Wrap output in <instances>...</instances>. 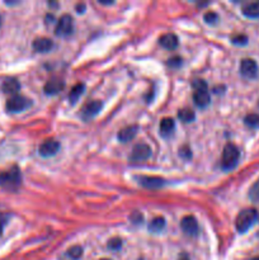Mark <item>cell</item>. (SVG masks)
Masks as SVG:
<instances>
[{"instance_id": "obj_1", "label": "cell", "mask_w": 259, "mask_h": 260, "mask_svg": "<svg viewBox=\"0 0 259 260\" xmlns=\"http://www.w3.org/2000/svg\"><path fill=\"white\" fill-rule=\"evenodd\" d=\"M257 220H258V211H257L256 208H247V210H243L239 213L238 217H236V230H238L240 234H244V232H247V231L256 223Z\"/></svg>"}, {"instance_id": "obj_2", "label": "cell", "mask_w": 259, "mask_h": 260, "mask_svg": "<svg viewBox=\"0 0 259 260\" xmlns=\"http://www.w3.org/2000/svg\"><path fill=\"white\" fill-rule=\"evenodd\" d=\"M239 159H240V151L236 148L234 144H227L225 148H223L222 152V159H221V168L225 170V172H229L235 168L239 163Z\"/></svg>"}, {"instance_id": "obj_3", "label": "cell", "mask_w": 259, "mask_h": 260, "mask_svg": "<svg viewBox=\"0 0 259 260\" xmlns=\"http://www.w3.org/2000/svg\"><path fill=\"white\" fill-rule=\"evenodd\" d=\"M22 182L21 170L18 166H13L8 172L0 174V186L5 189H15L18 188Z\"/></svg>"}, {"instance_id": "obj_4", "label": "cell", "mask_w": 259, "mask_h": 260, "mask_svg": "<svg viewBox=\"0 0 259 260\" xmlns=\"http://www.w3.org/2000/svg\"><path fill=\"white\" fill-rule=\"evenodd\" d=\"M31 106V101L28 98L23 97V95H14V97L9 98L6 102V111L10 113H19L23 112L24 110H27Z\"/></svg>"}, {"instance_id": "obj_5", "label": "cell", "mask_w": 259, "mask_h": 260, "mask_svg": "<svg viewBox=\"0 0 259 260\" xmlns=\"http://www.w3.org/2000/svg\"><path fill=\"white\" fill-rule=\"evenodd\" d=\"M74 31V21L69 14H64L63 17L59 18V21L56 23V30L55 33L60 37H68Z\"/></svg>"}, {"instance_id": "obj_6", "label": "cell", "mask_w": 259, "mask_h": 260, "mask_svg": "<svg viewBox=\"0 0 259 260\" xmlns=\"http://www.w3.org/2000/svg\"><path fill=\"white\" fill-rule=\"evenodd\" d=\"M150 156H151L150 146L148 144H137L132 149L130 161H132V163H141V161H145V160L149 159Z\"/></svg>"}, {"instance_id": "obj_7", "label": "cell", "mask_w": 259, "mask_h": 260, "mask_svg": "<svg viewBox=\"0 0 259 260\" xmlns=\"http://www.w3.org/2000/svg\"><path fill=\"white\" fill-rule=\"evenodd\" d=\"M240 74L247 79H254L258 75V64L253 59L241 60Z\"/></svg>"}, {"instance_id": "obj_8", "label": "cell", "mask_w": 259, "mask_h": 260, "mask_svg": "<svg viewBox=\"0 0 259 260\" xmlns=\"http://www.w3.org/2000/svg\"><path fill=\"white\" fill-rule=\"evenodd\" d=\"M60 142L56 140H46L45 142H42L38 148V152L41 156L43 157H51L59 152Z\"/></svg>"}, {"instance_id": "obj_9", "label": "cell", "mask_w": 259, "mask_h": 260, "mask_svg": "<svg viewBox=\"0 0 259 260\" xmlns=\"http://www.w3.org/2000/svg\"><path fill=\"white\" fill-rule=\"evenodd\" d=\"M181 227L185 231V234L189 236H197L200 227H198V222L193 216H185L181 221Z\"/></svg>"}, {"instance_id": "obj_10", "label": "cell", "mask_w": 259, "mask_h": 260, "mask_svg": "<svg viewBox=\"0 0 259 260\" xmlns=\"http://www.w3.org/2000/svg\"><path fill=\"white\" fill-rule=\"evenodd\" d=\"M102 104L101 101H92L89 103H86L85 106L83 107V110H81V114H83L84 119H90L93 117H96L99 112H101Z\"/></svg>"}, {"instance_id": "obj_11", "label": "cell", "mask_w": 259, "mask_h": 260, "mask_svg": "<svg viewBox=\"0 0 259 260\" xmlns=\"http://www.w3.org/2000/svg\"><path fill=\"white\" fill-rule=\"evenodd\" d=\"M139 183L141 184L145 188H150V189H156V188H160V186H165L167 182L164 181L163 178L158 177H140L137 178Z\"/></svg>"}, {"instance_id": "obj_12", "label": "cell", "mask_w": 259, "mask_h": 260, "mask_svg": "<svg viewBox=\"0 0 259 260\" xmlns=\"http://www.w3.org/2000/svg\"><path fill=\"white\" fill-rule=\"evenodd\" d=\"M65 88V83L60 79H51L45 84L43 92L47 95H56L59 94L63 89Z\"/></svg>"}, {"instance_id": "obj_13", "label": "cell", "mask_w": 259, "mask_h": 260, "mask_svg": "<svg viewBox=\"0 0 259 260\" xmlns=\"http://www.w3.org/2000/svg\"><path fill=\"white\" fill-rule=\"evenodd\" d=\"M32 47L36 52L46 53L48 52V51L52 50V47H54V42L51 41L50 38H46V37H39V38H36L33 41Z\"/></svg>"}, {"instance_id": "obj_14", "label": "cell", "mask_w": 259, "mask_h": 260, "mask_svg": "<svg viewBox=\"0 0 259 260\" xmlns=\"http://www.w3.org/2000/svg\"><path fill=\"white\" fill-rule=\"evenodd\" d=\"M1 89L5 94L9 95H18L19 89H21V84L15 77H8V79L4 80L3 85H1Z\"/></svg>"}, {"instance_id": "obj_15", "label": "cell", "mask_w": 259, "mask_h": 260, "mask_svg": "<svg viewBox=\"0 0 259 260\" xmlns=\"http://www.w3.org/2000/svg\"><path fill=\"white\" fill-rule=\"evenodd\" d=\"M159 43L167 50H176L179 44V39L174 33H165L159 38Z\"/></svg>"}, {"instance_id": "obj_16", "label": "cell", "mask_w": 259, "mask_h": 260, "mask_svg": "<svg viewBox=\"0 0 259 260\" xmlns=\"http://www.w3.org/2000/svg\"><path fill=\"white\" fill-rule=\"evenodd\" d=\"M137 132H139V126H136V124H132V126H127V127L122 128V130L119 131L118 132V140L121 142H128L131 141L132 139H135V136L137 135Z\"/></svg>"}, {"instance_id": "obj_17", "label": "cell", "mask_w": 259, "mask_h": 260, "mask_svg": "<svg viewBox=\"0 0 259 260\" xmlns=\"http://www.w3.org/2000/svg\"><path fill=\"white\" fill-rule=\"evenodd\" d=\"M193 102L197 107L200 108H206L211 103V97H210L207 90H196L193 94Z\"/></svg>"}, {"instance_id": "obj_18", "label": "cell", "mask_w": 259, "mask_h": 260, "mask_svg": "<svg viewBox=\"0 0 259 260\" xmlns=\"http://www.w3.org/2000/svg\"><path fill=\"white\" fill-rule=\"evenodd\" d=\"M176 130V122L173 118H163L160 122V126H159V131H160V135L164 137L170 136L173 132Z\"/></svg>"}, {"instance_id": "obj_19", "label": "cell", "mask_w": 259, "mask_h": 260, "mask_svg": "<svg viewBox=\"0 0 259 260\" xmlns=\"http://www.w3.org/2000/svg\"><path fill=\"white\" fill-rule=\"evenodd\" d=\"M241 12L247 18H252V19L259 18V1H252V3L244 4L241 8Z\"/></svg>"}, {"instance_id": "obj_20", "label": "cell", "mask_w": 259, "mask_h": 260, "mask_svg": "<svg viewBox=\"0 0 259 260\" xmlns=\"http://www.w3.org/2000/svg\"><path fill=\"white\" fill-rule=\"evenodd\" d=\"M165 225H167V221H165L164 217H155V219L150 222L149 231L152 232V234H158V232H161V231L165 228Z\"/></svg>"}, {"instance_id": "obj_21", "label": "cell", "mask_w": 259, "mask_h": 260, "mask_svg": "<svg viewBox=\"0 0 259 260\" xmlns=\"http://www.w3.org/2000/svg\"><path fill=\"white\" fill-rule=\"evenodd\" d=\"M84 90H85V85H84L83 83H77L76 85L73 86L72 92L69 94V101H70V103L72 104L76 103V102L79 101V98L83 95Z\"/></svg>"}, {"instance_id": "obj_22", "label": "cell", "mask_w": 259, "mask_h": 260, "mask_svg": "<svg viewBox=\"0 0 259 260\" xmlns=\"http://www.w3.org/2000/svg\"><path fill=\"white\" fill-rule=\"evenodd\" d=\"M178 118L182 122H185V123H191L196 118V114H194V112L191 108H183V110L178 112Z\"/></svg>"}, {"instance_id": "obj_23", "label": "cell", "mask_w": 259, "mask_h": 260, "mask_svg": "<svg viewBox=\"0 0 259 260\" xmlns=\"http://www.w3.org/2000/svg\"><path fill=\"white\" fill-rule=\"evenodd\" d=\"M245 124L250 128H258L259 127V114L257 113H250L244 118Z\"/></svg>"}, {"instance_id": "obj_24", "label": "cell", "mask_w": 259, "mask_h": 260, "mask_svg": "<svg viewBox=\"0 0 259 260\" xmlns=\"http://www.w3.org/2000/svg\"><path fill=\"white\" fill-rule=\"evenodd\" d=\"M81 255H83V248L79 245L72 246V248L68 250V257L72 258L73 260H77L80 259Z\"/></svg>"}, {"instance_id": "obj_25", "label": "cell", "mask_w": 259, "mask_h": 260, "mask_svg": "<svg viewBox=\"0 0 259 260\" xmlns=\"http://www.w3.org/2000/svg\"><path fill=\"white\" fill-rule=\"evenodd\" d=\"M122 248V240L119 237H112V239L108 241V249L113 250V252H117L119 249Z\"/></svg>"}, {"instance_id": "obj_26", "label": "cell", "mask_w": 259, "mask_h": 260, "mask_svg": "<svg viewBox=\"0 0 259 260\" xmlns=\"http://www.w3.org/2000/svg\"><path fill=\"white\" fill-rule=\"evenodd\" d=\"M249 198L253 202L259 201V179L254 183V186L249 190Z\"/></svg>"}, {"instance_id": "obj_27", "label": "cell", "mask_w": 259, "mask_h": 260, "mask_svg": "<svg viewBox=\"0 0 259 260\" xmlns=\"http://www.w3.org/2000/svg\"><path fill=\"white\" fill-rule=\"evenodd\" d=\"M231 42L236 46H245L248 43V37L245 35H235L231 37Z\"/></svg>"}, {"instance_id": "obj_28", "label": "cell", "mask_w": 259, "mask_h": 260, "mask_svg": "<svg viewBox=\"0 0 259 260\" xmlns=\"http://www.w3.org/2000/svg\"><path fill=\"white\" fill-rule=\"evenodd\" d=\"M203 19L207 24H216L219 22V15L216 14L215 12H207L205 15H203Z\"/></svg>"}, {"instance_id": "obj_29", "label": "cell", "mask_w": 259, "mask_h": 260, "mask_svg": "<svg viewBox=\"0 0 259 260\" xmlns=\"http://www.w3.org/2000/svg\"><path fill=\"white\" fill-rule=\"evenodd\" d=\"M179 155H181V156H182L183 159H185V160L191 159V157H192V151H191V149L188 148L187 145H185V146H183V148L179 149Z\"/></svg>"}, {"instance_id": "obj_30", "label": "cell", "mask_w": 259, "mask_h": 260, "mask_svg": "<svg viewBox=\"0 0 259 260\" xmlns=\"http://www.w3.org/2000/svg\"><path fill=\"white\" fill-rule=\"evenodd\" d=\"M130 220H131V222L134 223V225H141V223L144 222L143 213H140V212L132 213V216L130 217Z\"/></svg>"}, {"instance_id": "obj_31", "label": "cell", "mask_w": 259, "mask_h": 260, "mask_svg": "<svg viewBox=\"0 0 259 260\" xmlns=\"http://www.w3.org/2000/svg\"><path fill=\"white\" fill-rule=\"evenodd\" d=\"M168 65L170 66V68H179V66L182 65V59L179 56H174V57H170L169 60H168Z\"/></svg>"}, {"instance_id": "obj_32", "label": "cell", "mask_w": 259, "mask_h": 260, "mask_svg": "<svg viewBox=\"0 0 259 260\" xmlns=\"http://www.w3.org/2000/svg\"><path fill=\"white\" fill-rule=\"evenodd\" d=\"M8 220H9V216H8V215H5V213H0V235L3 234L4 227H5L6 223H8Z\"/></svg>"}, {"instance_id": "obj_33", "label": "cell", "mask_w": 259, "mask_h": 260, "mask_svg": "<svg viewBox=\"0 0 259 260\" xmlns=\"http://www.w3.org/2000/svg\"><path fill=\"white\" fill-rule=\"evenodd\" d=\"M193 88L196 90H207V84L205 80H196L193 83Z\"/></svg>"}, {"instance_id": "obj_34", "label": "cell", "mask_w": 259, "mask_h": 260, "mask_svg": "<svg viewBox=\"0 0 259 260\" xmlns=\"http://www.w3.org/2000/svg\"><path fill=\"white\" fill-rule=\"evenodd\" d=\"M84 10H85V5H84V4H77L76 12L77 13H84Z\"/></svg>"}, {"instance_id": "obj_35", "label": "cell", "mask_w": 259, "mask_h": 260, "mask_svg": "<svg viewBox=\"0 0 259 260\" xmlns=\"http://www.w3.org/2000/svg\"><path fill=\"white\" fill-rule=\"evenodd\" d=\"M54 15H46V22H47V23H52V22H54Z\"/></svg>"}, {"instance_id": "obj_36", "label": "cell", "mask_w": 259, "mask_h": 260, "mask_svg": "<svg viewBox=\"0 0 259 260\" xmlns=\"http://www.w3.org/2000/svg\"><path fill=\"white\" fill-rule=\"evenodd\" d=\"M99 4H102V5H110V4H113V1H103V0H99Z\"/></svg>"}, {"instance_id": "obj_37", "label": "cell", "mask_w": 259, "mask_h": 260, "mask_svg": "<svg viewBox=\"0 0 259 260\" xmlns=\"http://www.w3.org/2000/svg\"><path fill=\"white\" fill-rule=\"evenodd\" d=\"M252 260H259V257H256V258H253V259Z\"/></svg>"}, {"instance_id": "obj_38", "label": "cell", "mask_w": 259, "mask_h": 260, "mask_svg": "<svg viewBox=\"0 0 259 260\" xmlns=\"http://www.w3.org/2000/svg\"><path fill=\"white\" fill-rule=\"evenodd\" d=\"M179 260H189L188 258H182V259H179Z\"/></svg>"}, {"instance_id": "obj_39", "label": "cell", "mask_w": 259, "mask_h": 260, "mask_svg": "<svg viewBox=\"0 0 259 260\" xmlns=\"http://www.w3.org/2000/svg\"><path fill=\"white\" fill-rule=\"evenodd\" d=\"M0 26H1V18H0Z\"/></svg>"}, {"instance_id": "obj_40", "label": "cell", "mask_w": 259, "mask_h": 260, "mask_svg": "<svg viewBox=\"0 0 259 260\" xmlns=\"http://www.w3.org/2000/svg\"><path fill=\"white\" fill-rule=\"evenodd\" d=\"M101 260H111V259H101Z\"/></svg>"}]
</instances>
